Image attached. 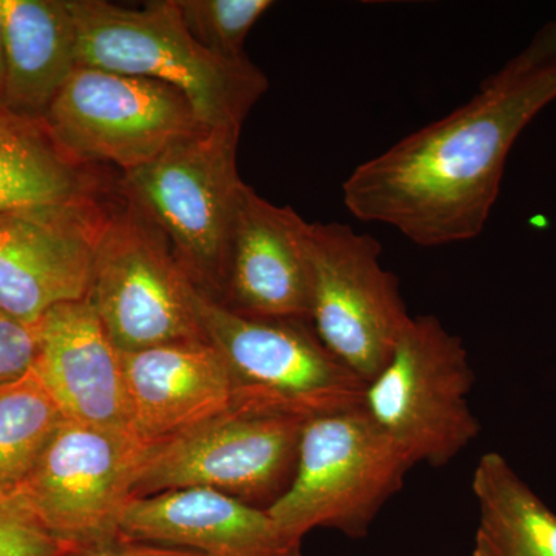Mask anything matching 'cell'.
Here are the masks:
<instances>
[{"label": "cell", "mask_w": 556, "mask_h": 556, "mask_svg": "<svg viewBox=\"0 0 556 556\" xmlns=\"http://www.w3.org/2000/svg\"><path fill=\"white\" fill-rule=\"evenodd\" d=\"M555 100L556 61H508L466 104L357 166L343 182L348 211L419 247L477 239L515 141Z\"/></svg>", "instance_id": "obj_1"}, {"label": "cell", "mask_w": 556, "mask_h": 556, "mask_svg": "<svg viewBox=\"0 0 556 556\" xmlns=\"http://www.w3.org/2000/svg\"><path fill=\"white\" fill-rule=\"evenodd\" d=\"M78 28V67L169 84L185 94L204 126H243L269 89L249 58L225 60L204 49L175 0L127 9L105 0H68Z\"/></svg>", "instance_id": "obj_2"}, {"label": "cell", "mask_w": 556, "mask_h": 556, "mask_svg": "<svg viewBox=\"0 0 556 556\" xmlns=\"http://www.w3.org/2000/svg\"><path fill=\"white\" fill-rule=\"evenodd\" d=\"M240 131L201 126L119 181L123 199L164 233L197 288L218 302L225 300L230 237L247 186L237 169Z\"/></svg>", "instance_id": "obj_3"}, {"label": "cell", "mask_w": 556, "mask_h": 556, "mask_svg": "<svg viewBox=\"0 0 556 556\" xmlns=\"http://www.w3.org/2000/svg\"><path fill=\"white\" fill-rule=\"evenodd\" d=\"M204 336L228 365L232 409L316 417L364 408V382L318 339L309 321L247 316L200 291Z\"/></svg>", "instance_id": "obj_4"}, {"label": "cell", "mask_w": 556, "mask_h": 556, "mask_svg": "<svg viewBox=\"0 0 556 556\" xmlns=\"http://www.w3.org/2000/svg\"><path fill=\"white\" fill-rule=\"evenodd\" d=\"M473 383L463 339L437 316H416L367 383L364 409L413 467H444L481 433L470 407Z\"/></svg>", "instance_id": "obj_5"}, {"label": "cell", "mask_w": 556, "mask_h": 556, "mask_svg": "<svg viewBox=\"0 0 556 556\" xmlns=\"http://www.w3.org/2000/svg\"><path fill=\"white\" fill-rule=\"evenodd\" d=\"M412 468L364 408L316 417L303 426L291 485L266 510L294 540L314 529L362 540Z\"/></svg>", "instance_id": "obj_6"}, {"label": "cell", "mask_w": 556, "mask_h": 556, "mask_svg": "<svg viewBox=\"0 0 556 556\" xmlns=\"http://www.w3.org/2000/svg\"><path fill=\"white\" fill-rule=\"evenodd\" d=\"M87 299L123 354L206 339L200 289L164 233L126 200L102 226Z\"/></svg>", "instance_id": "obj_7"}, {"label": "cell", "mask_w": 556, "mask_h": 556, "mask_svg": "<svg viewBox=\"0 0 556 556\" xmlns=\"http://www.w3.org/2000/svg\"><path fill=\"white\" fill-rule=\"evenodd\" d=\"M201 126L188 98L169 84L93 67H76L40 121L68 163L115 164L123 174Z\"/></svg>", "instance_id": "obj_8"}, {"label": "cell", "mask_w": 556, "mask_h": 556, "mask_svg": "<svg viewBox=\"0 0 556 556\" xmlns=\"http://www.w3.org/2000/svg\"><path fill=\"white\" fill-rule=\"evenodd\" d=\"M306 252L311 327L342 364L371 382L413 317L399 278L380 263L375 237L342 223H309Z\"/></svg>", "instance_id": "obj_9"}, {"label": "cell", "mask_w": 556, "mask_h": 556, "mask_svg": "<svg viewBox=\"0 0 556 556\" xmlns=\"http://www.w3.org/2000/svg\"><path fill=\"white\" fill-rule=\"evenodd\" d=\"M149 447L129 431L64 419L16 489L65 548L109 543L121 536Z\"/></svg>", "instance_id": "obj_10"}, {"label": "cell", "mask_w": 556, "mask_h": 556, "mask_svg": "<svg viewBox=\"0 0 556 556\" xmlns=\"http://www.w3.org/2000/svg\"><path fill=\"white\" fill-rule=\"evenodd\" d=\"M305 424L294 417L230 409L150 445L135 497L197 486L269 508L294 478Z\"/></svg>", "instance_id": "obj_11"}, {"label": "cell", "mask_w": 556, "mask_h": 556, "mask_svg": "<svg viewBox=\"0 0 556 556\" xmlns=\"http://www.w3.org/2000/svg\"><path fill=\"white\" fill-rule=\"evenodd\" d=\"M108 214L98 200L0 211V308L36 324L86 299Z\"/></svg>", "instance_id": "obj_12"}, {"label": "cell", "mask_w": 556, "mask_h": 556, "mask_svg": "<svg viewBox=\"0 0 556 556\" xmlns=\"http://www.w3.org/2000/svg\"><path fill=\"white\" fill-rule=\"evenodd\" d=\"M309 223L251 186L241 190L222 303L247 316L309 321Z\"/></svg>", "instance_id": "obj_13"}, {"label": "cell", "mask_w": 556, "mask_h": 556, "mask_svg": "<svg viewBox=\"0 0 556 556\" xmlns=\"http://www.w3.org/2000/svg\"><path fill=\"white\" fill-rule=\"evenodd\" d=\"M39 325L35 371L65 419L131 431L123 353L89 299L47 311Z\"/></svg>", "instance_id": "obj_14"}, {"label": "cell", "mask_w": 556, "mask_h": 556, "mask_svg": "<svg viewBox=\"0 0 556 556\" xmlns=\"http://www.w3.org/2000/svg\"><path fill=\"white\" fill-rule=\"evenodd\" d=\"M131 431L161 444L232 409L228 365L206 339L123 354Z\"/></svg>", "instance_id": "obj_15"}, {"label": "cell", "mask_w": 556, "mask_h": 556, "mask_svg": "<svg viewBox=\"0 0 556 556\" xmlns=\"http://www.w3.org/2000/svg\"><path fill=\"white\" fill-rule=\"evenodd\" d=\"M121 535L207 556H302V541L287 535L266 508L197 486L134 497Z\"/></svg>", "instance_id": "obj_16"}, {"label": "cell", "mask_w": 556, "mask_h": 556, "mask_svg": "<svg viewBox=\"0 0 556 556\" xmlns=\"http://www.w3.org/2000/svg\"><path fill=\"white\" fill-rule=\"evenodd\" d=\"M5 94L14 118L40 124L78 67V28L68 0H0Z\"/></svg>", "instance_id": "obj_17"}, {"label": "cell", "mask_w": 556, "mask_h": 556, "mask_svg": "<svg viewBox=\"0 0 556 556\" xmlns=\"http://www.w3.org/2000/svg\"><path fill=\"white\" fill-rule=\"evenodd\" d=\"M478 527L471 556H556V514L501 453L475 467Z\"/></svg>", "instance_id": "obj_18"}, {"label": "cell", "mask_w": 556, "mask_h": 556, "mask_svg": "<svg viewBox=\"0 0 556 556\" xmlns=\"http://www.w3.org/2000/svg\"><path fill=\"white\" fill-rule=\"evenodd\" d=\"M97 200V181L68 163L40 124L0 116V211Z\"/></svg>", "instance_id": "obj_19"}, {"label": "cell", "mask_w": 556, "mask_h": 556, "mask_svg": "<svg viewBox=\"0 0 556 556\" xmlns=\"http://www.w3.org/2000/svg\"><path fill=\"white\" fill-rule=\"evenodd\" d=\"M64 419L35 369L0 383V489L24 481Z\"/></svg>", "instance_id": "obj_20"}, {"label": "cell", "mask_w": 556, "mask_h": 556, "mask_svg": "<svg viewBox=\"0 0 556 556\" xmlns=\"http://www.w3.org/2000/svg\"><path fill=\"white\" fill-rule=\"evenodd\" d=\"M182 22L199 43L225 60H241L244 40L270 0H175Z\"/></svg>", "instance_id": "obj_21"}, {"label": "cell", "mask_w": 556, "mask_h": 556, "mask_svg": "<svg viewBox=\"0 0 556 556\" xmlns=\"http://www.w3.org/2000/svg\"><path fill=\"white\" fill-rule=\"evenodd\" d=\"M65 551L33 515L16 486L0 489V556H60Z\"/></svg>", "instance_id": "obj_22"}, {"label": "cell", "mask_w": 556, "mask_h": 556, "mask_svg": "<svg viewBox=\"0 0 556 556\" xmlns=\"http://www.w3.org/2000/svg\"><path fill=\"white\" fill-rule=\"evenodd\" d=\"M39 325L21 320L0 308V383L24 378L35 368Z\"/></svg>", "instance_id": "obj_23"}, {"label": "cell", "mask_w": 556, "mask_h": 556, "mask_svg": "<svg viewBox=\"0 0 556 556\" xmlns=\"http://www.w3.org/2000/svg\"><path fill=\"white\" fill-rule=\"evenodd\" d=\"M60 556H207L189 548L160 546L121 535L97 546L67 548Z\"/></svg>", "instance_id": "obj_24"}, {"label": "cell", "mask_w": 556, "mask_h": 556, "mask_svg": "<svg viewBox=\"0 0 556 556\" xmlns=\"http://www.w3.org/2000/svg\"><path fill=\"white\" fill-rule=\"evenodd\" d=\"M514 60L526 65L548 64L556 61V20L548 22L533 36L526 47Z\"/></svg>", "instance_id": "obj_25"}, {"label": "cell", "mask_w": 556, "mask_h": 556, "mask_svg": "<svg viewBox=\"0 0 556 556\" xmlns=\"http://www.w3.org/2000/svg\"><path fill=\"white\" fill-rule=\"evenodd\" d=\"M5 94V56H3L2 16H0V116L9 115L3 104Z\"/></svg>", "instance_id": "obj_26"}]
</instances>
